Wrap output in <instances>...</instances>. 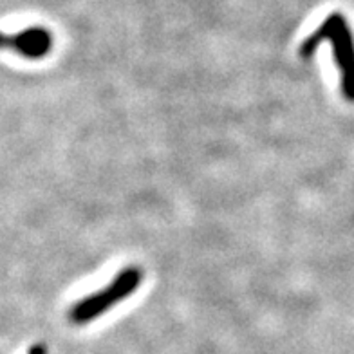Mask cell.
Masks as SVG:
<instances>
[{
	"instance_id": "3",
	"label": "cell",
	"mask_w": 354,
	"mask_h": 354,
	"mask_svg": "<svg viewBox=\"0 0 354 354\" xmlns=\"http://www.w3.org/2000/svg\"><path fill=\"white\" fill-rule=\"evenodd\" d=\"M51 33L44 28H26L19 33L4 37V47L19 53L20 56L29 58V60H38V58L46 56L51 51Z\"/></svg>"
},
{
	"instance_id": "2",
	"label": "cell",
	"mask_w": 354,
	"mask_h": 354,
	"mask_svg": "<svg viewBox=\"0 0 354 354\" xmlns=\"http://www.w3.org/2000/svg\"><path fill=\"white\" fill-rule=\"evenodd\" d=\"M140 284L141 271L138 268H125L114 277V280L107 288L94 291L93 295H88L80 302H76L69 311V320L76 326L88 324V322L98 318L103 313H107L114 304H120L127 297H131L136 289L140 288Z\"/></svg>"
},
{
	"instance_id": "1",
	"label": "cell",
	"mask_w": 354,
	"mask_h": 354,
	"mask_svg": "<svg viewBox=\"0 0 354 354\" xmlns=\"http://www.w3.org/2000/svg\"><path fill=\"white\" fill-rule=\"evenodd\" d=\"M326 40L331 44L336 67L340 71L342 94L347 102L354 103V37L349 22L342 13L327 15V19L302 42L300 56H313L318 46Z\"/></svg>"
}]
</instances>
